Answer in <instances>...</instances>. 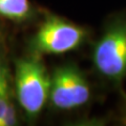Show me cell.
Returning a JSON list of instances; mask_svg holds the SVG:
<instances>
[{
	"label": "cell",
	"instance_id": "1",
	"mask_svg": "<svg viewBox=\"0 0 126 126\" xmlns=\"http://www.w3.org/2000/svg\"><path fill=\"white\" fill-rule=\"evenodd\" d=\"M92 55L96 72L108 83L119 85L126 78V16L108 23Z\"/></svg>",
	"mask_w": 126,
	"mask_h": 126
},
{
	"label": "cell",
	"instance_id": "2",
	"mask_svg": "<svg viewBox=\"0 0 126 126\" xmlns=\"http://www.w3.org/2000/svg\"><path fill=\"white\" fill-rule=\"evenodd\" d=\"M15 80L19 104L29 119H36L48 100L50 89V75L40 56L18 60Z\"/></svg>",
	"mask_w": 126,
	"mask_h": 126
},
{
	"label": "cell",
	"instance_id": "3",
	"mask_svg": "<svg viewBox=\"0 0 126 126\" xmlns=\"http://www.w3.org/2000/svg\"><path fill=\"white\" fill-rule=\"evenodd\" d=\"M87 38L84 27L49 15L32 39L34 55H61L77 49Z\"/></svg>",
	"mask_w": 126,
	"mask_h": 126
},
{
	"label": "cell",
	"instance_id": "4",
	"mask_svg": "<svg viewBox=\"0 0 126 126\" xmlns=\"http://www.w3.org/2000/svg\"><path fill=\"white\" fill-rule=\"evenodd\" d=\"M49 101L56 109L72 110L90 99V86L83 73L74 64L59 66L50 75Z\"/></svg>",
	"mask_w": 126,
	"mask_h": 126
},
{
	"label": "cell",
	"instance_id": "5",
	"mask_svg": "<svg viewBox=\"0 0 126 126\" xmlns=\"http://www.w3.org/2000/svg\"><path fill=\"white\" fill-rule=\"evenodd\" d=\"M32 13L29 0H0V17L13 21H24Z\"/></svg>",
	"mask_w": 126,
	"mask_h": 126
},
{
	"label": "cell",
	"instance_id": "6",
	"mask_svg": "<svg viewBox=\"0 0 126 126\" xmlns=\"http://www.w3.org/2000/svg\"><path fill=\"white\" fill-rule=\"evenodd\" d=\"M16 124H17V112H16L14 104L10 102L6 111L4 113V117L2 119L1 126H13Z\"/></svg>",
	"mask_w": 126,
	"mask_h": 126
},
{
	"label": "cell",
	"instance_id": "7",
	"mask_svg": "<svg viewBox=\"0 0 126 126\" xmlns=\"http://www.w3.org/2000/svg\"><path fill=\"white\" fill-rule=\"evenodd\" d=\"M0 88L9 92V77H7V69L3 63L0 62Z\"/></svg>",
	"mask_w": 126,
	"mask_h": 126
},
{
	"label": "cell",
	"instance_id": "8",
	"mask_svg": "<svg viewBox=\"0 0 126 126\" xmlns=\"http://www.w3.org/2000/svg\"><path fill=\"white\" fill-rule=\"evenodd\" d=\"M9 94L7 96H0V126L2 123V119L4 117V113L9 106Z\"/></svg>",
	"mask_w": 126,
	"mask_h": 126
},
{
	"label": "cell",
	"instance_id": "9",
	"mask_svg": "<svg viewBox=\"0 0 126 126\" xmlns=\"http://www.w3.org/2000/svg\"><path fill=\"white\" fill-rule=\"evenodd\" d=\"M121 121H122V123H123L124 125H126V108H125V111L123 113V117H122Z\"/></svg>",
	"mask_w": 126,
	"mask_h": 126
},
{
	"label": "cell",
	"instance_id": "10",
	"mask_svg": "<svg viewBox=\"0 0 126 126\" xmlns=\"http://www.w3.org/2000/svg\"><path fill=\"white\" fill-rule=\"evenodd\" d=\"M9 94V92H6V90L0 88V96H7Z\"/></svg>",
	"mask_w": 126,
	"mask_h": 126
},
{
	"label": "cell",
	"instance_id": "11",
	"mask_svg": "<svg viewBox=\"0 0 126 126\" xmlns=\"http://www.w3.org/2000/svg\"><path fill=\"white\" fill-rule=\"evenodd\" d=\"M0 40H1V30H0Z\"/></svg>",
	"mask_w": 126,
	"mask_h": 126
}]
</instances>
